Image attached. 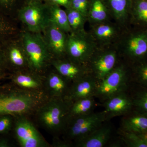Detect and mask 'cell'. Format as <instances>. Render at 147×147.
Segmentation results:
<instances>
[{
  "instance_id": "cell-36",
  "label": "cell",
  "mask_w": 147,
  "mask_h": 147,
  "mask_svg": "<svg viewBox=\"0 0 147 147\" xmlns=\"http://www.w3.org/2000/svg\"><path fill=\"white\" fill-rule=\"evenodd\" d=\"M7 135V134H6ZM6 135H2L0 136V147H12V143L8 137H6Z\"/></svg>"
},
{
  "instance_id": "cell-9",
  "label": "cell",
  "mask_w": 147,
  "mask_h": 147,
  "mask_svg": "<svg viewBox=\"0 0 147 147\" xmlns=\"http://www.w3.org/2000/svg\"><path fill=\"white\" fill-rule=\"evenodd\" d=\"M13 37L0 42L10 74L30 69L26 55L21 39H16Z\"/></svg>"
},
{
  "instance_id": "cell-14",
  "label": "cell",
  "mask_w": 147,
  "mask_h": 147,
  "mask_svg": "<svg viewBox=\"0 0 147 147\" xmlns=\"http://www.w3.org/2000/svg\"><path fill=\"white\" fill-rule=\"evenodd\" d=\"M51 65L57 72L71 84L90 74L88 65L74 61L67 57L53 59Z\"/></svg>"
},
{
  "instance_id": "cell-21",
  "label": "cell",
  "mask_w": 147,
  "mask_h": 147,
  "mask_svg": "<svg viewBox=\"0 0 147 147\" xmlns=\"http://www.w3.org/2000/svg\"><path fill=\"white\" fill-rule=\"evenodd\" d=\"M113 20L104 0H91L87 22L90 26Z\"/></svg>"
},
{
  "instance_id": "cell-4",
  "label": "cell",
  "mask_w": 147,
  "mask_h": 147,
  "mask_svg": "<svg viewBox=\"0 0 147 147\" xmlns=\"http://www.w3.org/2000/svg\"><path fill=\"white\" fill-rule=\"evenodd\" d=\"M26 53L29 69L44 75L53 59L41 33L25 32L21 38Z\"/></svg>"
},
{
  "instance_id": "cell-8",
  "label": "cell",
  "mask_w": 147,
  "mask_h": 147,
  "mask_svg": "<svg viewBox=\"0 0 147 147\" xmlns=\"http://www.w3.org/2000/svg\"><path fill=\"white\" fill-rule=\"evenodd\" d=\"M106 119L104 111L72 118L69 120L64 132L69 139L76 142L98 128Z\"/></svg>"
},
{
  "instance_id": "cell-17",
  "label": "cell",
  "mask_w": 147,
  "mask_h": 147,
  "mask_svg": "<svg viewBox=\"0 0 147 147\" xmlns=\"http://www.w3.org/2000/svg\"><path fill=\"white\" fill-rule=\"evenodd\" d=\"M71 84L55 69L44 75V91L49 98H65Z\"/></svg>"
},
{
  "instance_id": "cell-30",
  "label": "cell",
  "mask_w": 147,
  "mask_h": 147,
  "mask_svg": "<svg viewBox=\"0 0 147 147\" xmlns=\"http://www.w3.org/2000/svg\"><path fill=\"white\" fill-rule=\"evenodd\" d=\"M15 117L11 115L0 116V135L8 134L12 130Z\"/></svg>"
},
{
  "instance_id": "cell-23",
  "label": "cell",
  "mask_w": 147,
  "mask_h": 147,
  "mask_svg": "<svg viewBox=\"0 0 147 147\" xmlns=\"http://www.w3.org/2000/svg\"><path fill=\"white\" fill-rule=\"evenodd\" d=\"M46 5L49 20L67 33H71L65 9H63L61 6L56 5L47 3Z\"/></svg>"
},
{
  "instance_id": "cell-35",
  "label": "cell",
  "mask_w": 147,
  "mask_h": 147,
  "mask_svg": "<svg viewBox=\"0 0 147 147\" xmlns=\"http://www.w3.org/2000/svg\"><path fill=\"white\" fill-rule=\"evenodd\" d=\"M47 3L62 6L65 9L70 8V0H47Z\"/></svg>"
},
{
  "instance_id": "cell-5",
  "label": "cell",
  "mask_w": 147,
  "mask_h": 147,
  "mask_svg": "<svg viewBox=\"0 0 147 147\" xmlns=\"http://www.w3.org/2000/svg\"><path fill=\"white\" fill-rule=\"evenodd\" d=\"M98 48L88 32L67 35L66 57L74 61L87 65Z\"/></svg>"
},
{
  "instance_id": "cell-27",
  "label": "cell",
  "mask_w": 147,
  "mask_h": 147,
  "mask_svg": "<svg viewBox=\"0 0 147 147\" xmlns=\"http://www.w3.org/2000/svg\"><path fill=\"white\" fill-rule=\"evenodd\" d=\"M15 28L7 15L0 11V42L13 36Z\"/></svg>"
},
{
  "instance_id": "cell-33",
  "label": "cell",
  "mask_w": 147,
  "mask_h": 147,
  "mask_svg": "<svg viewBox=\"0 0 147 147\" xmlns=\"http://www.w3.org/2000/svg\"><path fill=\"white\" fill-rule=\"evenodd\" d=\"M134 102L140 109L147 113V91L140 94Z\"/></svg>"
},
{
  "instance_id": "cell-13",
  "label": "cell",
  "mask_w": 147,
  "mask_h": 147,
  "mask_svg": "<svg viewBox=\"0 0 147 147\" xmlns=\"http://www.w3.org/2000/svg\"><path fill=\"white\" fill-rule=\"evenodd\" d=\"M42 32V36L53 59H62L66 57L67 42L68 34L49 19Z\"/></svg>"
},
{
  "instance_id": "cell-26",
  "label": "cell",
  "mask_w": 147,
  "mask_h": 147,
  "mask_svg": "<svg viewBox=\"0 0 147 147\" xmlns=\"http://www.w3.org/2000/svg\"><path fill=\"white\" fill-rule=\"evenodd\" d=\"M65 10L71 32H81L86 31L85 26L87 22V17L81 12L71 7L65 9Z\"/></svg>"
},
{
  "instance_id": "cell-28",
  "label": "cell",
  "mask_w": 147,
  "mask_h": 147,
  "mask_svg": "<svg viewBox=\"0 0 147 147\" xmlns=\"http://www.w3.org/2000/svg\"><path fill=\"white\" fill-rule=\"evenodd\" d=\"M131 69L139 82L147 85V59L131 65Z\"/></svg>"
},
{
  "instance_id": "cell-39",
  "label": "cell",
  "mask_w": 147,
  "mask_h": 147,
  "mask_svg": "<svg viewBox=\"0 0 147 147\" xmlns=\"http://www.w3.org/2000/svg\"><path fill=\"white\" fill-rule=\"evenodd\" d=\"M35 1H41V0H35Z\"/></svg>"
},
{
  "instance_id": "cell-20",
  "label": "cell",
  "mask_w": 147,
  "mask_h": 147,
  "mask_svg": "<svg viewBox=\"0 0 147 147\" xmlns=\"http://www.w3.org/2000/svg\"><path fill=\"white\" fill-rule=\"evenodd\" d=\"M132 102L125 95L117 94L107 99L104 104L107 119L124 114L131 109Z\"/></svg>"
},
{
  "instance_id": "cell-2",
  "label": "cell",
  "mask_w": 147,
  "mask_h": 147,
  "mask_svg": "<svg viewBox=\"0 0 147 147\" xmlns=\"http://www.w3.org/2000/svg\"><path fill=\"white\" fill-rule=\"evenodd\" d=\"M71 102L64 98H49L37 108L32 115L39 125L54 137H58L67 125Z\"/></svg>"
},
{
  "instance_id": "cell-18",
  "label": "cell",
  "mask_w": 147,
  "mask_h": 147,
  "mask_svg": "<svg viewBox=\"0 0 147 147\" xmlns=\"http://www.w3.org/2000/svg\"><path fill=\"white\" fill-rule=\"evenodd\" d=\"M113 21L124 28L129 27L132 0H104Z\"/></svg>"
},
{
  "instance_id": "cell-32",
  "label": "cell",
  "mask_w": 147,
  "mask_h": 147,
  "mask_svg": "<svg viewBox=\"0 0 147 147\" xmlns=\"http://www.w3.org/2000/svg\"><path fill=\"white\" fill-rule=\"evenodd\" d=\"M16 0H0V11L8 15L13 9Z\"/></svg>"
},
{
  "instance_id": "cell-12",
  "label": "cell",
  "mask_w": 147,
  "mask_h": 147,
  "mask_svg": "<svg viewBox=\"0 0 147 147\" xmlns=\"http://www.w3.org/2000/svg\"><path fill=\"white\" fill-rule=\"evenodd\" d=\"M125 28L110 20L90 26L88 32L97 47H102L115 45Z\"/></svg>"
},
{
  "instance_id": "cell-10",
  "label": "cell",
  "mask_w": 147,
  "mask_h": 147,
  "mask_svg": "<svg viewBox=\"0 0 147 147\" xmlns=\"http://www.w3.org/2000/svg\"><path fill=\"white\" fill-rule=\"evenodd\" d=\"M18 15L29 31L36 33L42 32L48 21L46 4H42L41 1L35 0H32L21 8Z\"/></svg>"
},
{
  "instance_id": "cell-1",
  "label": "cell",
  "mask_w": 147,
  "mask_h": 147,
  "mask_svg": "<svg viewBox=\"0 0 147 147\" xmlns=\"http://www.w3.org/2000/svg\"><path fill=\"white\" fill-rule=\"evenodd\" d=\"M44 92H31L12 83L0 85V116H32L37 108L48 99Z\"/></svg>"
},
{
  "instance_id": "cell-29",
  "label": "cell",
  "mask_w": 147,
  "mask_h": 147,
  "mask_svg": "<svg viewBox=\"0 0 147 147\" xmlns=\"http://www.w3.org/2000/svg\"><path fill=\"white\" fill-rule=\"evenodd\" d=\"M123 139L129 147H147L139 135L133 132L123 130Z\"/></svg>"
},
{
  "instance_id": "cell-34",
  "label": "cell",
  "mask_w": 147,
  "mask_h": 147,
  "mask_svg": "<svg viewBox=\"0 0 147 147\" xmlns=\"http://www.w3.org/2000/svg\"><path fill=\"white\" fill-rule=\"evenodd\" d=\"M5 74H10L9 72L7 69L5 59L0 44V76Z\"/></svg>"
},
{
  "instance_id": "cell-22",
  "label": "cell",
  "mask_w": 147,
  "mask_h": 147,
  "mask_svg": "<svg viewBox=\"0 0 147 147\" xmlns=\"http://www.w3.org/2000/svg\"><path fill=\"white\" fill-rule=\"evenodd\" d=\"M129 25L138 28H147V0H132Z\"/></svg>"
},
{
  "instance_id": "cell-38",
  "label": "cell",
  "mask_w": 147,
  "mask_h": 147,
  "mask_svg": "<svg viewBox=\"0 0 147 147\" xmlns=\"http://www.w3.org/2000/svg\"><path fill=\"white\" fill-rule=\"evenodd\" d=\"M9 74H5L0 76V82L6 79H8Z\"/></svg>"
},
{
  "instance_id": "cell-37",
  "label": "cell",
  "mask_w": 147,
  "mask_h": 147,
  "mask_svg": "<svg viewBox=\"0 0 147 147\" xmlns=\"http://www.w3.org/2000/svg\"><path fill=\"white\" fill-rule=\"evenodd\" d=\"M137 134L139 135V137L142 139V141H143L145 144L146 145L147 147V132Z\"/></svg>"
},
{
  "instance_id": "cell-19",
  "label": "cell",
  "mask_w": 147,
  "mask_h": 147,
  "mask_svg": "<svg viewBox=\"0 0 147 147\" xmlns=\"http://www.w3.org/2000/svg\"><path fill=\"white\" fill-rule=\"evenodd\" d=\"M112 133L111 127L100 125L93 131L75 142L76 147H102L110 139Z\"/></svg>"
},
{
  "instance_id": "cell-15",
  "label": "cell",
  "mask_w": 147,
  "mask_h": 147,
  "mask_svg": "<svg viewBox=\"0 0 147 147\" xmlns=\"http://www.w3.org/2000/svg\"><path fill=\"white\" fill-rule=\"evenodd\" d=\"M8 79L11 83L22 89L31 92H45L44 75L30 69L10 74Z\"/></svg>"
},
{
  "instance_id": "cell-16",
  "label": "cell",
  "mask_w": 147,
  "mask_h": 147,
  "mask_svg": "<svg viewBox=\"0 0 147 147\" xmlns=\"http://www.w3.org/2000/svg\"><path fill=\"white\" fill-rule=\"evenodd\" d=\"M98 82L91 74L84 76L71 84L64 99L72 102L78 99L93 97L96 95Z\"/></svg>"
},
{
  "instance_id": "cell-3",
  "label": "cell",
  "mask_w": 147,
  "mask_h": 147,
  "mask_svg": "<svg viewBox=\"0 0 147 147\" xmlns=\"http://www.w3.org/2000/svg\"><path fill=\"white\" fill-rule=\"evenodd\" d=\"M115 46L120 58H123L130 65L146 59L147 28L127 27Z\"/></svg>"
},
{
  "instance_id": "cell-25",
  "label": "cell",
  "mask_w": 147,
  "mask_h": 147,
  "mask_svg": "<svg viewBox=\"0 0 147 147\" xmlns=\"http://www.w3.org/2000/svg\"><path fill=\"white\" fill-rule=\"evenodd\" d=\"M124 131L141 134L147 132V116L135 115L124 119L122 121Z\"/></svg>"
},
{
  "instance_id": "cell-11",
  "label": "cell",
  "mask_w": 147,
  "mask_h": 147,
  "mask_svg": "<svg viewBox=\"0 0 147 147\" xmlns=\"http://www.w3.org/2000/svg\"><path fill=\"white\" fill-rule=\"evenodd\" d=\"M128 67L127 64L120 61L115 68L99 82L95 95L107 100L119 93L127 79Z\"/></svg>"
},
{
  "instance_id": "cell-31",
  "label": "cell",
  "mask_w": 147,
  "mask_h": 147,
  "mask_svg": "<svg viewBox=\"0 0 147 147\" xmlns=\"http://www.w3.org/2000/svg\"><path fill=\"white\" fill-rule=\"evenodd\" d=\"M91 0H70V7L81 12L87 18Z\"/></svg>"
},
{
  "instance_id": "cell-7",
  "label": "cell",
  "mask_w": 147,
  "mask_h": 147,
  "mask_svg": "<svg viewBox=\"0 0 147 147\" xmlns=\"http://www.w3.org/2000/svg\"><path fill=\"white\" fill-rule=\"evenodd\" d=\"M120 59L115 45L98 47L87 65L90 74L99 82L115 68Z\"/></svg>"
},
{
  "instance_id": "cell-24",
  "label": "cell",
  "mask_w": 147,
  "mask_h": 147,
  "mask_svg": "<svg viewBox=\"0 0 147 147\" xmlns=\"http://www.w3.org/2000/svg\"><path fill=\"white\" fill-rule=\"evenodd\" d=\"M95 106V103L93 97L82 98L71 102L69 108V119L92 113Z\"/></svg>"
},
{
  "instance_id": "cell-6",
  "label": "cell",
  "mask_w": 147,
  "mask_h": 147,
  "mask_svg": "<svg viewBox=\"0 0 147 147\" xmlns=\"http://www.w3.org/2000/svg\"><path fill=\"white\" fill-rule=\"evenodd\" d=\"M11 131L20 147L51 146L28 116L15 117Z\"/></svg>"
}]
</instances>
